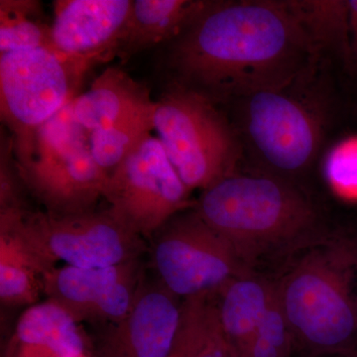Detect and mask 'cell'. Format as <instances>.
<instances>
[{
    "label": "cell",
    "mask_w": 357,
    "mask_h": 357,
    "mask_svg": "<svg viewBox=\"0 0 357 357\" xmlns=\"http://www.w3.org/2000/svg\"><path fill=\"white\" fill-rule=\"evenodd\" d=\"M316 55L289 1H206L168 43L165 63L174 83L215 102L287 89Z\"/></svg>",
    "instance_id": "6da1fadb"
},
{
    "label": "cell",
    "mask_w": 357,
    "mask_h": 357,
    "mask_svg": "<svg viewBox=\"0 0 357 357\" xmlns=\"http://www.w3.org/2000/svg\"><path fill=\"white\" fill-rule=\"evenodd\" d=\"M195 210L253 270L265 258L288 259L325 236L312 202L270 176L234 173L202 192Z\"/></svg>",
    "instance_id": "7a4b0ae2"
},
{
    "label": "cell",
    "mask_w": 357,
    "mask_h": 357,
    "mask_svg": "<svg viewBox=\"0 0 357 357\" xmlns=\"http://www.w3.org/2000/svg\"><path fill=\"white\" fill-rule=\"evenodd\" d=\"M302 356L357 354V248L324 236L286 260L275 280Z\"/></svg>",
    "instance_id": "3957f363"
},
{
    "label": "cell",
    "mask_w": 357,
    "mask_h": 357,
    "mask_svg": "<svg viewBox=\"0 0 357 357\" xmlns=\"http://www.w3.org/2000/svg\"><path fill=\"white\" fill-rule=\"evenodd\" d=\"M154 129L190 191L204 190L236 173L241 146L208 96L173 83L156 100Z\"/></svg>",
    "instance_id": "277c9868"
},
{
    "label": "cell",
    "mask_w": 357,
    "mask_h": 357,
    "mask_svg": "<svg viewBox=\"0 0 357 357\" xmlns=\"http://www.w3.org/2000/svg\"><path fill=\"white\" fill-rule=\"evenodd\" d=\"M89 70L50 49L0 54V112L20 168L34 159L39 129L76 98Z\"/></svg>",
    "instance_id": "5b68a950"
},
{
    "label": "cell",
    "mask_w": 357,
    "mask_h": 357,
    "mask_svg": "<svg viewBox=\"0 0 357 357\" xmlns=\"http://www.w3.org/2000/svg\"><path fill=\"white\" fill-rule=\"evenodd\" d=\"M8 230L47 272L59 262L75 267H109L141 259L147 241L126 229L109 210L77 215L46 211L0 215Z\"/></svg>",
    "instance_id": "8992f818"
},
{
    "label": "cell",
    "mask_w": 357,
    "mask_h": 357,
    "mask_svg": "<svg viewBox=\"0 0 357 357\" xmlns=\"http://www.w3.org/2000/svg\"><path fill=\"white\" fill-rule=\"evenodd\" d=\"M152 275L180 299L217 294L250 269L198 211L176 215L148 241Z\"/></svg>",
    "instance_id": "52a82bcc"
},
{
    "label": "cell",
    "mask_w": 357,
    "mask_h": 357,
    "mask_svg": "<svg viewBox=\"0 0 357 357\" xmlns=\"http://www.w3.org/2000/svg\"><path fill=\"white\" fill-rule=\"evenodd\" d=\"M190 194L161 141L149 134L109 174L103 198L109 213L148 243L169 220L194 208Z\"/></svg>",
    "instance_id": "ba28073f"
},
{
    "label": "cell",
    "mask_w": 357,
    "mask_h": 357,
    "mask_svg": "<svg viewBox=\"0 0 357 357\" xmlns=\"http://www.w3.org/2000/svg\"><path fill=\"white\" fill-rule=\"evenodd\" d=\"M285 91L245 96L246 132L268 166L295 175L304 172L318 153L323 121L316 110Z\"/></svg>",
    "instance_id": "9c48e42d"
},
{
    "label": "cell",
    "mask_w": 357,
    "mask_h": 357,
    "mask_svg": "<svg viewBox=\"0 0 357 357\" xmlns=\"http://www.w3.org/2000/svg\"><path fill=\"white\" fill-rule=\"evenodd\" d=\"M20 171L28 192L56 215L95 211L109 178L93 159L89 140L41 152Z\"/></svg>",
    "instance_id": "30bf717a"
},
{
    "label": "cell",
    "mask_w": 357,
    "mask_h": 357,
    "mask_svg": "<svg viewBox=\"0 0 357 357\" xmlns=\"http://www.w3.org/2000/svg\"><path fill=\"white\" fill-rule=\"evenodd\" d=\"M143 274L132 307L121 321L107 326L96 357H166L182 319L183 301L152 275Z\"/></svg>",
    "instance_id": "8fae6325"
},
{
    "label": "cell",
    "mask_w": 357,
    "mask_h": 357,
    "mask_svg": "<svg viewBox=\"0 0 357 357\" xmlns=\"http://www.w3.org/2000/svg\"><path fill=\"white\" fill-rule=\"evenodd\" d=\"M53 4L54 51L89 69L114 57L132 0H56Z\"/></svg>",
    "instance_id": "7c38bea8"
},
{
    "label": "cell",
    "mask_w": 357,
    "mask_h": 357,
    "mask_svg": "<svg viewBox=\"0 0 357 357\" xmlns=\"http://www.w3.org/2000/svg\"><path fill=\"white\" fill-rule=\"evenodd\" d=\"M79 324L51 301L26 307L2 357H79L86 354Z\"/></svg>",
    "instance_id": "4fadbf2b"
},
{
    "label": "cell",
    "mask_w": 357,
    "mask_h": 357,
    "mask_svg": "<svg viewBox=\"0 0 357 357\" xmlns=\"http://www.w3.org/2000/svg\"><path fill=\"white\" fill-rule=\"evenodd\" d=\"M275 293V280L248 270L215 294L218 325L237 357H251L258 328Z\"/></svg>",
    "instance_id": "5bb4252c"
},
{
    "label": "cell",
    "mask_w": 357,
    "mask_h": 357,
    "mask_svg": "<svg viewBox=\"0 0 357 357\" xmlns=\"http://www.w3.org/2000/svg\"><path fill=\"white\" fill-rule=\"evenodd\" d=\"M155 109L149 89L117 67L103 70L73 100L75 119L89 134Z\"/></svg>",
    "instance_id": "9a60e30c"
},
{
    "label": "cell",
    "mask_w": 357,
    "mask_h": 357,
    "mask_svg": "<svg viewBox=\"0 0 357 357\" xmlns=\"http://www.w3.org/2000/svg\"><path fill=\"white\" fill-rule=\"evenodd\" d=\"M202 0H132L115 56L122 61L177 38L203 8Z\"/></svg>",
    "instance_id": "2e32d148"
},
{
    "label": "cell",
    "mask_w": 357,
    "mask_h": 357,
    "mask_svg": "<svg viewBox=\"0 0 357 357\" xmlns=\"http://www.w3.org/2000/svg\"><path fill=\"white\" fill-rule=\"evenodd\" d=\"M139 263L136 259L109 267L57 266L42 276L43 295L77 323L89 321L107 291Z\"/></svg>",
    "instance_id": "e0dca14e"
},
{
    "label": "cell",
    "mask_w": 357,
    "mask_h": 357,
    "mask_svg": "<svg viewBox=\"0 0 357 357\" xmlns=\"http://www.w3.org/2000/svg\"><path fill=\"white\" fill-rule=\"evenodd\" d=\"M47 273L13 232L0 230V299L6 306L30 307L43 294L42 276Z\"/></svg>",
    "instance_id": "ac0fdd59"
},
{
    "label": "cell",
    "mask_w": 357,
    "mask_h": 357,
    "mask_svg": "<svg viewBox=\"0 0 357 357\" xmlns=\"http://www.w3.org/2000/svg\"><path fill=\"white\" fill-rule=\"evenodd\" d=\"M289 6L317 54L335 52L349 61V0H292Z\"/></svg>",
    "instance_id": "d6986e66"
},
{
    "label": "cell",
    "mask_w": 357,
    "mask_h": 357,
    "mask_svg": "<svg viewBox=\"0 0 357 357\" xmlns=\"http://www.w3.org/2000/svg\"><path fill=\"white\" fill-rule=\"evenodd\" d=\"M50 49L52 25L44 20L41 2L37 0L0 1V54Z\"/></svg>",
    "instance_id": "ffe728a7"
},
{
    "label": "cell",
    "mask_w": 357,
    "mask_h": 357,
    "mask_svg": "<svg viewBox=\"0 0 357 357\" xmlns=\"http://www.w3.org/2000/svg\"><path fill=\"white\" fill-rule=\"evenodd\" d=\"M154 114L155 110L136 115L89 134V147L96 164L109 175L151 134Z\"/></svg>",
    "instance_id": "44dd1931"
},
{
    "label": "cell",
    "mask_w": 357,
    "mask_h": 357,
    "mask_svg": "<svg viewBox=\"0 0 357 357\" xmlns=\"http://www.w3.org/2000/svg\"><path fill=\"white\" fill-rule=\"evenodd\" d=\"M215 317V294L183 301L177 337L166 357H197L206 344Z\"/></svg>",
    "instance_id": "7402d4cb"
},
{
    "label": "cell",
    "mask_w": 357,
    "mask_h": 357,
    "mask_svg": "<svg viewBox=\"0 0 357 357\" xmlns=\"http://www.w3.org/2000/svg\"><path fill=\"white\" fill-rule=\"evenodd\" d=\"M295 340L287 319L275 293L253 344L251 357H293Z\"/></svg>",
    "instance_id": "603a6c76"
},
{
    "label": "cell",
    "mask_w": 357,
    "mask_h": 357,
    "mask_svg": "<svg viewBox=\"0 0 357 357\" xmlns=\"http://www.w3.org/2000/svg\"><path fill=\"white\" fill-rule=\"evenodd\" d=\"M27 188L14 152L10 133L1 128L0 139V213H28L26 203Z\"/></svg>",
    "instance_id": "cb8c5ba5"
},
{
    "label": "cell",
    "mask_w": 357,
    "mask_h": 357,
    "mask_svg": "<svg viewBox=\"0 0 357 357\" xmlns=\"http://www.w3.org/2000/svg\"><path fill=\"white\" fill-rule=\"evenodd\" d=\"M326 177L337 196L357 202V138L333 148L326 159Z\"/></svg>",
    "instance_id": "d4e9b609"
},
{
    "label": "cell",
    "mask_w": 357,
    "mask_h": 357,
    "mask_svg": "<svg viewBox=\"0 0 357 357\" xmlns=\"http://www.w3.org/2000/svg\"><path fill=\"white\" fill-rule=\"evenodd\" d=\"M197 357H237L229 342L223 337L222 330L218 325L217 309H215V319L206 344H204L203 349Z\"/></svg>",
    "instance_id": "484cf974"
},
{
    "label": "cell",
    "mask_w": 357,
    "mask_h": 357,
    "mask_svg": "<svg viewBox=\"0 0 357 357\" xmlns=\"http://www.w3.org/2000/svg\"><path fill=\"white\" fill-rule=\"evenodd\" d=\"M349 61L357 68V0H349Z\"/></svg>",
    "instance_id": "4316f807"
},
{
    "label": "cell",
    "mask_w": 357,
    "mask_h": 357,
    "mask_svg": "<svg viewBox=\"0 0 357 357\" xmlns=\"http://www.w3.org/2000/svg\"><path fill=\"white\" fill-rule=\"evenodd\" d=\"M301 357H357L356 354L347 356V354H317V356H301Z\"/></svg>",
    "instance_id": "83f0119b"
},
{
    "label": "cell",
    "mask_w": 357,
    "mask_h": 357,
    "mask_svg": "<svg viewBox=\"0 0 357 357\" xmlns=\"http://www.w3.org/2000/svg\"><path fill=\"white\" fill-rule=\"evenodd\" d=\"M79 357H89V356H88V354H84V356H79Z\"/></svg>",
    "instance_id": "f1b7e54d"
}]
</instances>
